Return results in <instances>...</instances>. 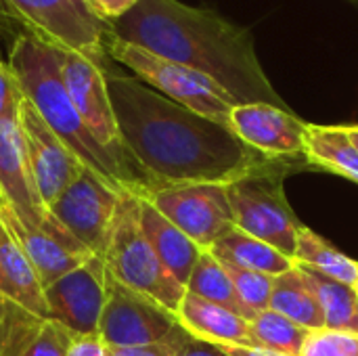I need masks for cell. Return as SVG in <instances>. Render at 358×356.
Listing matches in <instances>:
<instances>
[{
	"label": "cell",
	"mask_w": 358,
	"mask_h": 356,
	"mask_svg": "<svg viewBox=\"0 0 358 356\" xmlns=\"http://www.w3.org/2000/svg\"><path fill=\"white\" fill-rule=\"evenodd\" d=\"M67 356H107V346L101 342L99 336L73 338Z\"/></svg>",
	"instance_id": "34"
},
{
	"label": "cell",
	"mask_w": 358,
	"mask_h": 356,
	"mask_svg": "<svg viewBox=\"0 0 358 356\" xmlns=\"http://www.w3.org/2000/svg\"><path fill=\"white\" fill-rule=\"evenodd\" d=\"M107 273L122 285L149 296L176 313L187 287H182L162 264L141 229L138 195L124 191L120 197L113 231L103 256Z\"/></svg>",
	"instance_id": "5"
},
{
	"label": "cell",
	"mask_w": 358,
	"mask_h": 356,
	"mask_svg": "<svg viewBox=\"0 0 358 356\" xmlns=\"http://www.w3.org/2000/svg\"><path fill=\"white\" fill-rule=\"evenodd\" d=\"M10 239V235H8V231H6V225H4V220L0 218V245L2 243H6Z\"/></svg>",
	"instance_id": "39"
},
{
	"label": "cell",
	"mask_w": 358,
	"mask_h": 356,
	"mask_svg": "<svg viewBox=\"0 0 358 356\" xmlns=\"http://www.w3.org/2000/svg\"><path fill=\"white\" fill-rule=\"evenodd\" d=\"M174 315L178 325L197 340L216 346H256L248 319L191 292H185Z\"/></svg>",
	"instance_id": "17"
},
{
	"label": "cell",
	"mask_w": 358,
	"mask_h": 356,
	"mask_svg": "<svg viewBox=\"0 0 358 356\" xmlns=\"http://www.w3.org/2000/svg\"><path fill=\"white\" fill-rule=\"evenodd\" d=\"M2 220L10 239L34 266L44 290L94 256L57 220L46 229H23L10 210L2 214Z\"/></svg>",
	"instance_id": "16"
},
{
	"label": "cell",
	"mask_w": 358,
	"mask_h": 356,
	"mask_svg": "<svg viewBox=\"0 0 358 356\" xmlns=\"http://www.w3.org/2000/svg\"><path fill=\"white\" fill-rule=\"evenodd\" d=\"M250 327H252L256 346H264V348L292 356H300L302 344L308 336V329L296 325L294 321L285 319L283 315L271 308L256 315L250 321Z\"/></svg>",
	"instance_id": "26"
},
{
	"label": "cell",
	"mask_w": 358,
	"mask_h": 356,
	"mask_svg": "<svg viewBox=\"0 0 358 356\" xmlns=\"http://www.w3.org/2000/svg\"><path fill=\"white\" fill-rule=\"evenodd\" d=\"M23 101V92L19 82L8 67L6 61H0V120L15 118L19 113V105Z\"/></svg>",
	"instance_id": "32"
},
{
	"label": "cell",
	"mask_w": 358,
	"mask_h": 356,
	"mask_svg": "<svg viewBox=\"0 0 358 356\" xmlns=\"http://www.w3.org/2000/svg\"><path fill=\"white\" fill-rule=\"evenodd\" d=\"M8 19H17L25 34L63 52L107 59L113 38L109 23L94 17L82 0H0Z\"/></svg>",
	"instance_id": "7"
},
{
	"label": "cell",
	"mask_w": 358,
	"mask_h": 356,
	"mask_svg": "<svg viewBox=\"0 0 358 356\" xmlns=\"http://www.w3.org/2000/svg\"><path fill=\"white\" fill-rule=\"evenodd\" d=\"M10 208L6 206V201H4V197H2V193H0V218H2V214H6Z\"/></svg>",
	"instance_id": "40"
},
{
	"label": "cell",
	"mask_w": 358,
	"mask_h": 356,
	"mask_svg": "<svg viewBox=\"0 0 358 356\" xmlns=\"http://www.w3.org/2000/svg\"><path fill=\"white\" fill-rule=\"evenodd\" d=\"M187 292H191V294H195V296H199L212 304L229 308L231 313L250 321V313L241 304L227 269L208 250L199 256V260H197V264H195V269L187 281Z\"/></svg>",
	"instance_id": "25"
},
{
	"label": "cell",
	"mask_w": 358,
	"mask_h": 356,
	"mask_svg": "<svg viewBox=\"0 0 358 356\" xmlns=\"http://www.w3.org/2000/svg\"><path fill=\"white\" fill-rule=\"evenodd\" d=\"M304 170H308L304 159H268L227 185L235 227L292 260L304 225L289 206L283 185L289 174Z\"/></svg>",
	"instance_id": "4"
},
{
	"label": "cell",
	"mask_w": 358,
	"mask_h": 356,
	"mask_svg": "<svg viewBox=\"0 0 358 356\" xmlns=\"http://www.w3.org/2000/svg\"><path fill=\"white\" fill-rule=\"evenodd\" d=\"M73 336L59 323L46 321L34 344L21 356H67Z\"/></svg>",
	"instance_id": "30"
},
{
	"label": "cell",
	"mask_w": 358,
	"mask_h": 356,
	"mask_svg": "<svg viewBox=\"0 0 358 356\" xmlns=\"http://www.w3.org/2000/svg\"><path fill=\"white\" fill-rule=\"evenodd\" d=\"M357 294H358V285H357Z\"/></svg>",
	"instance_id": "41"
},
{
	"label": "cell",
	"mask_w": 358,
	"mask_h": 356,
	"mask_svg": "<svg viewBox=\"0 0 358 356\" xmlns=\"http://www.w3.org/2000/svg\"><path fill=\"white\" fill-rule=\"evenodd\" d=\"M46 321L13 304L0 294V356H21L36 340Z\"/></svg>",
	"instance_id": "27"
},
{
	"label": "cell",
	"mask_w": 358,
	"mask_h": 356,
	"mask_svg": "<svg viewBox=\"0 0 358 356\" xmlns=\"http://www.w3.org/2000/svg\"><path fill=\"white\" fill-rule=\"evenodd\" d=\"M178 325L176 315L107 273V300L99 321V338L107 348L145 346L164 340Z\"/></svg>",
	"instance_id": "11"
},
{
	"label": "cell",
	"mask_w": 358,
	"mask_h": 356,
	"mask_svg": "<svg viewBox=\"0 0 358 356\" xmlns=\"http://www.w3.org/2000/svg\"><path fill=\"white\" fill-rule=\"evenodd\" d=\"M50 321L63 325L73 338L99 336V321L107 300V266L101 256H90L84 264L44 290Z\"/></svg>",
	"instance_id": "12"
},
{
	"label": "cell",
	"mask_w": 358,
	"mask_h": 356,
	"mask_svg": "<svg viewBox=\"0 0 358 356\" xmlns=\"http://www.w3.org/2000/svg\"><path fill=\"white\" fill-rule=\"evenodd\" d=\"M145 199L201 250H210L235 227L227 185L199 183L159 187L145 195Z\"/></svg>",
	"instance_id": "10"
},
{
	"label": "cell",
	"mask_w": 358,
	"mask_h": 356,
	"mask_svg": "<svg viewBox=\"0 0 358 356\" xmlns=\"http://www.w3.org/2000/svg\"><path fill=\"white\" fill-rule=\"evenodd\" d=\"M0 193L23 229H46L55 222L38 193L17 115L0 120Z\"/></svg>",
	"instance_id": "13"
},
{
	"label": "cell",
	"mask_w": 358,
	"mask_h": 356,
	"mask_svg": "<svg viewBox=\"0 0 358 356\" xmlns=\"http://www.w3.org/2000/svg\"><path fill=\"white\" fill-rule=\"evenodd\" d=\"M107 57L170 101L231 128V111L237 103L210 78L115 36L107 42Z\"/></svg>",
	"instance_id": "6"
},
{
	"label": "cell",
	"mask_w": 358,
	"mask_h": 356,
	"mask_svg": "<svg viewBox=\"0 0 358 356\" xmlns=\"http://www.w3.org/2000/svg\"><path fill=\"white\" fill-rule=\"evenodd\" d=\"M227 356H292L264 346H218Z\"/></svg>",
	"instance_id": "36"
},
{
	"label": "cell",
	"mask_w": 358,
	"mask_h": 356,
	"mask_svg": "<svg viewBox=\"0 0 358 356\" xmlns=\"http://www.w3.org/2000/svg\"><path fill=\"white\" fill-rule=\"evenodd\" d=\"M0 294L34 317L50 321L44 287L34 266L13 239L0 245Z\"/></svg>",
	"instance_id": "20"
},
{
	"label": "cell",
	"mask_w": 358,
	"mask_h": 356,
	"mask_svg": "<svg viewBox=\"0 0 358 356\" xmlns=\"http://www.w3.org/2000/svg\"><path fill=\"white\" fill-rule=\"evenodd\" d=\"M344 128H346V132H348L350 141L357 145V149H358V124H355V126H344Z\"/></svg>",
	"instance_id": "38"
},
{
	"label": "cell",
	"mask_w": 358,
	"mask_h": 356,
	"mask_svg": "<svg viewBox=\"0 0 358 356\" xmlns=\"http://www.w3.org/2000/svg\"><path fill=\"white\" fill-rule=\"evenodd\" d=\"M61 76L84 124L88 126L92 136L101 143V147L107 149L120 162V166L136 180V185L143 191L141 197L157 189L151 183V178L138 168V164L122 147L117 122H115L109 90H107L105 59H94L88 55L61 50Z\"/></svg>",
	"instance_id": "8"
},
{
	"label": "cell",
	"mask_w": 358,
	"mask_h": 356,
	"mask_svg": "<svg viewBox=\"0 0 358 356\" xmlns=\"http://www.w3.org/2000/svg\"><path fill=\"white\" fill-rule=\"evenodd\" d=\"M124 191L84 168L80 176L48 206L52 218L63 225L90 254L105 256Z\"/></svg>",
	"instance_id": "9"
},
{
	"label": "cell",
	"mask_w": 358,
	"mask_h": 356,
	"mask_svg": "<svg viewBox=\"0 0 358 356\" xmlns=\"http://www.w3.org/2000/svg\"><path fill=\"white\" fill-rule=\"evenodd\" d=\"M300 356H358V334L327 327L308 332Z\"/></svg>",
	"instance_id": "29"
},
{
	"label": "cell",
	"mask_w": 358,
	"mask_h": 356,
	"mask_svg": "<svg viewBox=\"0 0 358 356\" xmlns=\"http://www.w3.org/2000/svg\"><path fill=\"white\" fill-rule=\"evenodd\" d=\"M189 334L176 325L164 340L145 346H128V348H107V356H176L178 348L187 342Z\"/></svg>",
	"instance_id": "31"
},
{
	"label": "cell",
	"mask_w": 358,
	"mask_h": 356,
	"mask_svg": "<svg viewBox=\"0 0 358 356\" xmlns=\"http://www.w3.org/2000/svg\"><path fill=\"white\" fill-rule=\"evenodd\" d=\"M306 124L292 109L268 103H243L231 111V130L268 159H304Z\"/></svg>",
	"instance_id": "15"
},
{
	"label": "cell",
	"mask_w": 358,
	"mask_h": 356,
	"mask_svg": "<svg viewBox=\"0 0 358 356\" xmlns=\"http://www.w3.org/2000/svg\"><path fill=\"white\" fill-rule=\"evenodd\" d=\"M82 2L88 6V10L94 17L111 25L117 19H122L128 10H132L138 0H82Z\"/></svg>",
	"instance_id": "33"
},
{
	"label": "cell",
	"mask_w": 358,
	"mask_h": 356,
	"mask_svg": "<svg viewBox=\"0 0 358 356\" xmlns=\"http://www.w3.org/2000/svg\"><path fill=\"white\" fill-rule=\"evenodd\" d=\"M176 356H227L216 344H210V342H203V340H197L193 336L187 338V342L178 348Z\"/></svg>",
	"instance_id": "35"
},
{
	"label": "cell",
	"mask_w": 358,
	"mask_h": 356,
	"mask_svg": "<svg viewBox=\"0 0 358 356\" xmlns=\"http://www.w3.org/2000/svg\"><path fill=\"white\" fill-rule=\"evenodd\" d=\"M268 308L308 332L325 327V317L317 302V296L313 294L296 264L283 275L275 277Z\"/></svg>",
	"instance_id": "22"
},
{
	"label": "cell",
	"mask_w": 358,
	"mask_h": 356,
	"mask_svg": "<svg viewBox=\"0 0 358 356\" xmlns=\"http://www.w3.org/2000/svg\"><path fill=\"white\" fill-rule=\"evenodd\" d=\"M6 34H8V15H6V10H4V6L0 2V38L6 36Z\"/></svg>",
	"instance_id": "37"
},
{
	"label": "cell",
	"mask_w": 358,
	"mask_h": 356,
	"mask_svg": "<svg viewBox=\"0 0 358 356\" xmlns=\"http://www.w3.org/2000/svg\"><path fill=\"white\" fill-rule=\"evenodd\" d=\"M138 208H141V229L149 245L153 248L162 264L168 269V273L182 287H187V281L199 256L206 250H201L176 225H172L162 212H157L149 199L138 197Z\"/></svg>",
	"instance_id": "18"
},
{
	"label": "cell",
	"mask_w": 358,
	"mask_h": 356,
	"mask_svg": "<svg viewBox=\"0 0 358 356\" xmlns=\"http://www.w3.org/2000/svg\"><path fill=\"white\" fill-rule=\"evenodd\" d=\"M122 147L159 187L229 185L268 162L231 128L212 122L105 61Z\"/></svg>",
	"instance_id": "1"
},
{
	"label": "cell",
	"mask_w": 358,
	"mask_h": 356,
	"mask_svg": "<svg viewBox=\"0 0 358 356\" xmlns=\"http://www.w3.org/2000/svg\"><path fill=\"white\" fill-rule=\"evenodd\" d=\"M296 264V262H294ZM317 296V302L325 317L327 329H342V332H357L358 334V294L357 287L344 285L336 279H329L308 266L296 264Z\"/></svg>",
	"instance_id": "23"
},
{
	"label": "cell",
	"mask_w": 358,
	"mask_h": 356,
	"mask_svg": "<svg viewBox=\"0 0 358 356\" xmlns=\"http://www.w3.org/2000/svg\"><path fill=\"white\" fill-rule=\"evenodd\" d=\"M19 126L25 138L31 172L38 193L48 208L86 168L80 157L63 145V141L44 124L34 105L23 97L19 105Z\"/></svg>",
	"instance_id": "14"
},
{
	"label": "cell",
	"mask_w": 358,
	"mask_h": 356,
	"mask_svg": "<svg viewBox=\"0 0 358 356\" xmlns=\"http://www.w3.org/2000/svg\"><path fill=\"white\" fill-rule=\"evenodd\" d=\"M294 262L308 266L329 279H336L344 285H358V262L348 258L344 252L334 248L325 237H321L310 227H302L298 233V245Z\"/></svg>",
	"instance_id": "24"
},
{
	"label": "cell",
	"mask_w": 358,
	"mask_h": 356,
	"mask_svg": "<svg viewBox=\"0 0 358 356\" xmlns=\"http://www.w3.org/2000/svg\"><path fill=\"white\" fill-rule=\"evenodd\" d=\"M113 36L216 82L237 103L292 109L271 84L254 34L212 8L180 0H138L111 23Z\"/></svg>",
	"instance_id": "2"
},
{
	"label": "cell",
	"mask_w": 358,
	"mask_h": 356,
	"mask_svg": "<svg viewBox=\"0 0 358 356\" xmlns=\"http://www.w3.org/2000/svg\"><path fill=\"white\" fill-rule=\"evenodd\" d=\"M304 159L308 168H319L358 185V149L344 126L306 124Z\"/></svg>",
	"instance_id": "19"
},
{
	"label": "cell",
	"mask_w": 358,
	"mask_h": 356,
	"mask_svg": "<svg viewBox=\"0 0 358 356\" xmlns=\"http://www.w3.org/2000/svg\"><path fill=\"white\" fill-rule=\"evenodd\" d=\"M208 252H212L220 262H229L248 271H258L271 277H279L294 266V260L289 256L243 233L237 227H233L227 235H222Z\"/></svg>",
	"instance_id": "21"
},
{
	"label": "cell",
	"mask_w": 358,
	"mask_h": 356,
	"mask_svg": "<svg viewBox=\"0 0 358 356\" xmlns=\"http://www.w3.org/2000/svg\"><path fill=\"white\" fill-rule=\"evenodd\" d=\"M222 266L227 269L241 304L250 313V321L256 315L268 311L275 277L258 273V271H248V269H241V266H235V264H229V262H222Z\"/></svg>",
	"instance_id": "28"
},
{
	"label": "cell",
	"mask_w": 358,
	"mask_h": 356,
	"mask_svg": "<svg viewBox=\"0 0 358 356\" xmlns=\"http://www.w3.org/2000/svg\"><path fill=\"white\" fill-rule=\"evenodd\" d=\"M6 63L15 73L23 97L88 170L120 191H128L138 197L143 195L136 180L107 149L101 147L78 113L61 76V50L23 31L15 38Z\"/></svg>",
	"instance_id": "3"
}]
</instances>
